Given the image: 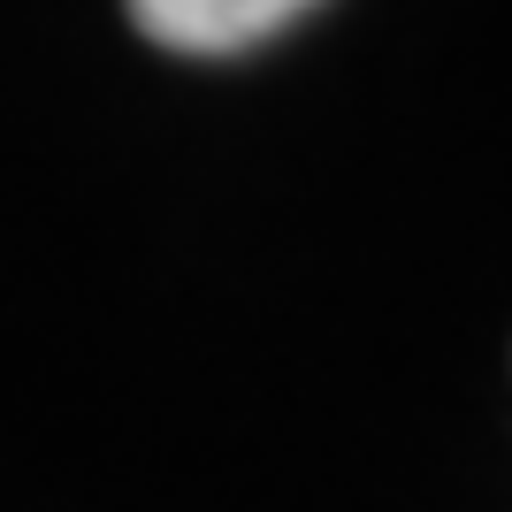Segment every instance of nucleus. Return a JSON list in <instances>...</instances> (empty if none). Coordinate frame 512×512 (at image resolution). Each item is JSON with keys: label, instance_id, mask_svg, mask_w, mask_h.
<instances>
[{"label": "nucleus", "instance_id": "nucleus-1", "mask_svg": "<svg viewBox=\"0 0 512 512\" xmlns=\"http://www.w3.org/2000/svg\"><path fill=\"white\" fill-rule=\"evenodd\" d=\"M321 0H130V23L169 54H253Z\"/></svg>", "mask_w": 512, "mask_h": 512}]
</instances>
